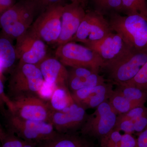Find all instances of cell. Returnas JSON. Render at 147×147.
Segmentation results:
<instances>
[{
    "instance_id": "6da1fadb",
    "label": "cell",
    "mask_w": 147,
    "mask_h": 147,
    "mask_svg": "<svg viewBox=\"0 0 147 147\" xmlns=\"http://www.w3.org/2000/svg\"><path fill=\"white\" fill-rule=\"evenodd\" d=\"M113 31L119 34L132 50L147 52V19L139 15L122 16L111 13L109 21Z\"/></svg>"
},
{
    "instance_id": "7a4b0ae2",
    "label": "cell",
    "mask_w": 147,
    "mask_h": 147,
    "mask_svg": "<svg viewBox=\"0 0 147 147\" xmlns=\"http://www.w3.org/2000/svg\"><path fill=\"white\" fill-rule=\"evenodd\" d=\"M44 82L37 66L19 62L11 75L7 96L11 99L22 96H38Z\"/></svg>"
},
{
    "instance_id": "3957f363",
    "label": "cell",
    "mask_w": 147,
    "mask_h": 147,
    "mask_svg": "<svg viewBox=\"0 0 147 147\" xmlns=\"http://www.w3.org/2000/svg\"><path fill=\"white\" fill-rule=\"evenodd\" d=\"M36 13L33 4L20 0L0 16V27L6 36L17 38L29 30Z\"/></svg>"
},
{
    "instance_id": "277c9868",
    "label": "cell",
    "mask_w": 147,
    "mask_h": 147,
    "mask_svg": "<svg viewBox=\"0 0 147 147\" xmlns=\"http://www.w3.org/2000/svg\"><path fill=\"white\" fill-rule=\"evenodd\" d=\"M55 57L63 65L71 67H87L99 72L103 65L95 51L73 41L58 45Z\"/></svg>"
},
{
    "instance_id": "5b68a950",
    "label": "cell",
    "mask_w": 147,
    "mask_h": 147,
    "mask_svg": "<svg viewBox=\"0 0 147 147\" xmlns=\"http://www.w3.org/2000/svg\"><path fill=\"white\" fill-rule=\"evenodd\" d=\"M147 61V52L131 50L115 62L104 67L108 82L116 86L125 85L137 75Z\"/></svg>"
},
{
    "instance_id": "8992f818",
    "label": "cell",
    "mask_w": 147,
    "mask_h": 147,
    "mask_svg": "<svg viewBox=\"0 0 147 147\" xmlns=\"http://www.w3.org/2000/svg\"><path fill=\"white\" fill-rule=\"evenodd\" d=\"M117 116L108 100L102 102L93 113L88 115L79 133L99 142L115 128Z\"/></svg>"
},
{
    "instance_id": "52a82bcc",
    "label": "cell",
    "mask_w": 147,
    "mask_h": 147,
    "mask_svg": "<svg viewBox=\"0 0 147 147\" xmlns=\"http://www.w3.org/2000/svg\"><path fill=\"white\" fill-rule=\"evenodd\" d=\"M8 131L26 141L37 143L52 137L57 131L50 122L24 119L7 112Z\"/></svg>"
},
{
    "instance_id": "ba28073f",
    "label": "cell",
    "mask_w": 147,
    "mask_h": 147,
    "mask_svg": "<svg viewBox=\"0 0 147 147\" xmlns=\"http://www.w3.org/2000/svg\"><path fill=\"white\" fill-rule=\"evenodd\" d=\"M63 7L60 4L48 7L40 14L28 30L45 43H57L61 34Z\"/></svg>"
},
{
    "instance_id": "9c48e42d",
    "label": "cell",
    "mask_w": 147,
    "mask_h": 147,
    "mask_svg": "<svg viewBox=\"0 0 147 147\" xmlns=\"http://www.w3.org/2000/svg\"><path fill=\"white\" fill-rule=\"evenodd\" d=\"M11 100L13 109L9 113L24 119L50 122L53 110L48 101L38 96H22Z\"/></svg>"
},
{
    "instance_id": "30bf717a",
    "label": "cell",
    "mask_w": 147,
    "mask_h": 147,
    "mask_svg": "<svg viewBox=\"0 0 147 147\" xmlns=\"http://www.w3.org/2000/svg\"><path fill=\"white\" fill-rule=\"evenodd\" d=\"M112 31L104 15L95 10L89 11L86 12L72 41L86 45L102 39Z\"/></svg>"
},
{
    "instance_id": "8fae6325",
    "label": "cell",
    "mask_w": 147,
    "mask_h": 147,
    "mask_svg": "<svg viewBox=\"0 0 147 147\" xmlns=\"http://www.w3.org/2000/svg\"><path fill=\"white\" fill-rule=\"evenodd\" d=\"M84 45L95 51L102 59L103 65L101 69L132 50L119 34L113 31L102 39Z\"/></svg>"
},
{
    "instance_id": "7c38bea8",
    "label": "cell",
    "mask_w": 147,
    "mask_h": 147,
    "mask_svg": "<svg viewBox=\"0 0 147 147\" xmlns=\"http://www.w3.org/2000/svg\"><path fill=\"white\" fill-rule=\"evenodd\" d=\"M16 39V58L20 62L37 66L47 57L45 42L28 30Z\"/></svg>"
},
{
    "instance_id": "4fadbf2b",
    "label": "cell",
    "mask_w": 147,
    "mask_h": 147,
    "mask_svg": "<svg viewBox=\"0 0 147 147\" xmlns=\"http://www.w3.org/2000/svg\"><path fill=\"white\" fill-rule=\"evenodd\" d=\"M86 110L74 102L63 111H53L50 122L57 132H78L88 115Z\"/></svg>"
},
{
    "instance_id": "5bb4252c",
    "label": "cell",
    "mask_w": 147,
    "mask_h": 147,
    "mask_svg": "<svg viewBox=\"0 0 147 147\" xmlns=\"http://www.w3.org/2000/svg\"><path fill=\"white\" fill-rule=\"evenodd\" d=\"M86 13L84 7L78 3H71L63 6L58 45L72 41Z\"/></svg>"
},
{
    "instance_id": "9a60e30c",
    "label": "cell",
    "mask_w": 147,
    "mask_h": 147,
    "mask_svg": "<svg viewBox=\"0 0 147 147\" xmlns=\"http://www.w3.org/2000/svg\"><path fill=\"white\" fill-rule=\"evenodd\" d=\"M113 84L105 82L92 88H84L71 92L74 102L86 110L96 108L108 101L113 91Z\"/></svg>"
},
{
    "instance_id": "2e32d148",
    "label": "cell",
    "mask_w": 147,
    "mask_h": 147,
    "mask_svg": "<svg viewBox=\"0 0 147 147\" xmlns=\"http://www.w3.org/2000/svg\"><path fill=\"white\" fill-rule=\"evenodd\" d=\"M37 66L47 84L68 88V70L57 58L47 56Z\"/></svg>"
},
{
    "instance_id": "e0dca14e",
    "label": "cell",
    "mask_w": 147,
    "mask_h": 147,
    "mask_svg": "<svg viewBox=\"0 0 147 147\" xmlns=\"http://www.w3.org/2000/svg\"><path fill=\"white\" fill-rule=\"evenodd\" d=\"M79 131L57 133L52 137L37 143L36 147H87L92 141Z\"/></svg>"
},
{
    "instance_id": "ac0fdd59",
    "label": "cell",
    "mask_w": 147,
    "mask_h": 147,
    "mask_svg": "<svg viewBox=\"0 0 147 147\" xmlns=\"http://www.w3.org/2000/svg\"><path fill=\"white\" fill-rule=\"evenodd\" d=\"M48 101L53 111H63L74 103L68 88L57 86Z\"/></svg>"
},
{
    "instance_id": "d6986e66",
    "label": "cell",
    "mask_w": 147,
    "mask_h": 147,
    "mask_svg": "<svg viewBox=\"0 0 147 147\" xmlns=\"http://www.w3.org/2000/svg\"><path fill=\"white\" fill-rule=\"evenodd\" d=\"M105 82L103 76L96 73L84 77H68L67 85L69 90L72 92L84 88L95 87Z\"/></svg>"
},
{
    "instance_id": "ffe728a7",
    "label": "cell",
    "mask_w": 147,
    "mask_h": 147,
    "mask_svg": "<svg viewBox=\"0 0 147 147\" xmlns=\"http://www.w3.org/2000/svg\"><path fill=\"white\" fill-rule=\"evenodd\" d=\"M17 59L15 47L6 36L0 37V66L3 71L13 65Z\"/></svg>"
},
{
    "instance_id": "44dd1931",
    "label": "cell",
    "mask_w": 147,
    "mask_h": 147,
    "mask_svg": "<svg viewBox=\"0 0 147 147\" xmlns=\"http://www.w3.org/2000/svg\"><path fill=\"white\" fill-rule=\"evenodd\" d=\"M116 88L136 107L144 106L147 102V92L145 91L124 85L117 86Z\"/></svg>"
},
{
    "instance_id": "7402d4cb",
    "label": "cell",
    "mask_w": 147,
    "mask_h": 147,
    "mask_svg": "<svg viewBox=\"0 0 147 147\" xmlns=\"http://www.w3.org/2000/svg\"><path fill=\"white\" fill-rule=\"evenodd\" d=\"M108 102L114 111L118 115L124 114L135 108V106L129 102L117 88L113 90Z\"/></svg>"
},
{
    "instance_id": "603a6c76",
    "label": "cell",
    "mask_w": 147,
    "mask_h": 147,
    "mask_svg": "<svg viewBox=\"0 0 147 147\" xmlns=\"http://www.w3.org/2000/svg\"><path fill=\"white\" fill-rule=\"evenodd\" d=\"M122 5L126 15H139L147 19L146 0H122Z\"/></svg>"
},
{
    "instance_id": "cb8c5ba5",
    "label": "cell",
    "mask_w": 147,
    "mask_h": 147,
    "mask_svg": "<svg viewBox=\"0 0 147 147\" xmlns=\"http://www.w3.org/2000/svg\"><path fill=\"white\" fill-rule=\"evenodd\" d=\"M96 11L104 15L108 12H122V0H92Z\"/></svg>"
},
{
    "instance_id": "d4e9b609",
    "label": "cell",
    "mask_w": 147,
    "mask_h": 147,
    "mask_svg": "<svg viewBox=\"0 0 147 147\" xmlns=\"http://www.w3.org/2000/svg\"><path fill=\"white\" fill-rule=\"evenodd\" d=\"M123 85L136 87L147 92V61L137 75L131 81Z\"/></svg>"
},
{
    "instance_id": "484cf974",
    "label": "cell",
    "mask_w": 147,
    "mask_h": 147,
    "mask_svg": "<svg viewBox=\"0 0 147 147\" xmlns=\"http://www.w3.org/2000/svg\"><path fill=\"white\" fill-rule=\"evenodd\" d=\"M122 135L114 129L99 141V147H121Z\"/></svg>"
},
{
    "instance_id": "4316f807",
    "label": "cell",
    "mask_w": 147,
    "mask_h": 147,
    "mask_svg": "<svg viewBox=\"0 0 147 147\" xmlns=\"http://www.w3.org/2000/svg\"><path fill=\"white\" fill-rule=\"evenodd\" d=\"M13 109L12 100L5 93L2 79V74L0 73V113L5 117L7 111L11 112Z\"/></svg>"
},
{
    "instance_id": "83f0119b",
    "label": "cell",
    "mask_w": 147,
    "mask_h": 147,
    "mask_svg": "<svg viewBox=\"0 0 147 147\" xmlns=\"http://www.w3.org/2000/svg\"><path fill=\"white\" fill-rule=\"evenodd\" d=\"M24 143L23 139L7 131L5 138L0 143V147H24Z\"/></svg>"
},
{
    "instance_id": "f1b7e54d",
    "label": "cell",
    "mask_w": 147,
    "mask_h": 147,
    "mask_svg": "<svg viewBox=\"0 0 147 147\" xmlns=\"http://www.w3.org/2000/svg\"><path fill=\"white\" fill-rule=\"evenodd\" d=\"M33 4L36 9L37 13H40L48 7L53 5L62 4V0H28Z\"/></svg>"
},
{
    "instance_id": "f546056e",
    "label": "cell",
    "mask_w": 147,
    "mask_h": 147,
    "mask_svg": "<svg viewBox=\"0 0 147 147\" xmlns=\"http://www.w3.org/2000/svg\"><path fill=\"white\" fill-rule=\"evenodd\" d=\"M68 71V77H84L90 76L93 74L99 72L91 69L85 67H71Z\"/></svg>"
},
{
    "instance_id": "4dcf8cb0",
    "label": "cell",
    "mask_w": 147,
    "mask_h": 147,
    "mask_svg": "<svg viewBox=\"0 0 147 147\" xmlns=\"http://www.w3.org/2000/svg\"><path fill=\"white\" fill-rule=\"evenodd\" d=\"M56 87V86L47 84L44 81L38 92V96L42 99L48 101Z\"/></svg>"
},
{
    "instance_id": "1f68e13d",
    "label": "cell",
    "mask_w": 147,
    "mask_h": 147,
    "mask_svg": "<svg viewBox=\"0 0 147 147\" xmlns=\"http://www.w3.org/2000/svg\"><path fill=\"white\" fill-rule=\"evenodd\" d=\"M121 147H139L137 139L131 134L125 133L122 135Z\"/></svg>"
},
{
    "instance_id": "d6a6232c",
    "label": "cell",
    "mask_w": 147,
    "mask_h": 147,
    "mask_svg": "<svg viewBox=\"0 0 147 147\" xmlns=\"http://www.w3.org/2000/svg\"><path fill=\"white\" fill-rule=\"evenodd\" d=\"M16 0H0V16L16 3Z\"/></svg>"
},
{
    "instance_id": "836d02e7",
    "label": "cell",
    "mask_w": 147,
    "mask_h": 147,
    "mask_svg": "<svg viewBox=\"0 0 147 147\" xmlns=\"http://www.w3.org/2000/svg\"><path fill=\"white\" fill-rule=\"evenodd\" d=\"M137 138L139 147H147V127L138 134Z\"/></svg>"
},
{
    "instance_id": "e575fe53",
    "label": "cell",
    "mask_w": 147,
    "mask_h": 147,
    "mask_svg": "<svg viewBox=\"0 0 147 147\" xmlns=\"http://www.w3.org/2000/svg\"><path fill=\"white\" fill-rule=\"evenodd\" d=\"M7 132H6L3 128L1 121H0V143L4 139L6 136Z\"/></svg>"
},
{
    "instance_id": "d590c367",
    "label": "cell",
    "mask_w": 147,
    "mask_h": 147,
    "mask_svg": "<svg viewBox=\"0 0 147 147\" xmlns=\"http://www.w3.org/2000/svg\"><path fill=\"white\" fill-rule=\"evenodd\" d=\"M71 3H76L80 4L84 7L86 5L88 0H69Z\"/></svg>"
},
{
    "instance_id": "8d00e7d4",
    "label": "cell",
    "mask_w": 147,
    "mask_h": 147,
    "mask_svg": "<svg viewBox=\"0 0 147 147\" xmlns=\"http://www.w3.org/2000/svg\"><path fill=\"white\" fill-rule=\"evenodd\" d=\"M87 147H99V144H96L94 140H92Z\"/></svg>"
},
{
    "instance_id": "74e56055",
    "label": "cell",
    "mask_w": 147,
    "mask_h": 147,
    "mask_svg": "<svg viewBox=\"0 0 147 147\" xmlns=\"http://www.w3.org/2000/svg\"><path fill=\"white\" fill-rule=\"evenodd\" d=\"M3 71L1 67V66H0V73L2 74Z\"/></svg>"
},
{
    "instance_id": "f35d334b",
    "label": "cell",
    "mask_w": 147,
    "mask_h": 147,
    "mask_svg": "<svg viewBox=\"0 0 147 147\" xmlns=\"http://www.w3.org/2000/svg\"></svg>"
}]
</instances>
